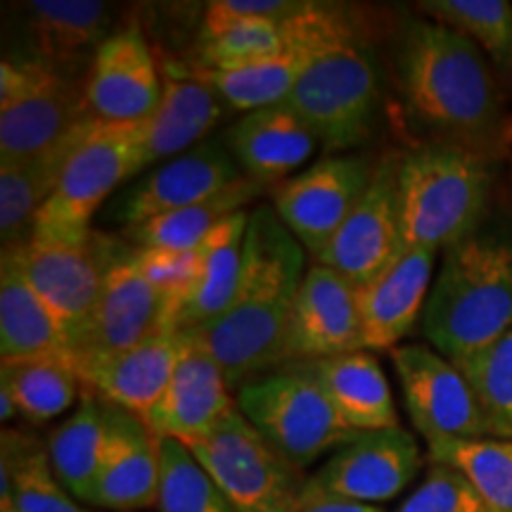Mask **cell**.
Returning <instances> with one entry per match:
<instances>
[{
	"mask_svg": "<svg viewBox=\"0 0 512 512\" xmlns=\"http://www.w3.org/2000/svg\"><path fill=\"white\" fill-rule=\"evenodd\" d=\"M306 268V249L271 204L249 216L245 261L233 302L202 328L185 330L219 363L228 387L285 366L287 332Z\"/></svg>",
	"mask_w": 512,
	"mask_h": 512,
	"instance_id": "6da1fadb",
	"label": "cell"
},
{
	"mask_svg": "<svg viewBox=\"0 0 512 512\" xmlns=\"http://www.w3.org/2000/svg\"><path fill=\"white\" fill-rule=\"evenodd\" d=\"M396 72L408 112L437 143L491 159L512 140L494 69L470 38L432 19H411L401 31Z\"/></svg>",
	"mask_w": 512,
	"mask_h": 512,
	"instance_id": "7a4b0ae2",
	"label": "cell"
},
{
	"mask_svg": "<svg viewBox=\"0 0 512 512\" xmlns=\"http://www.w3.org/2000/svg\"><path fill=\"white\" fill-rule=\"evenodd\" d=\"M512 328V242L477 230L444 252L422 313L432 349L460 363Z\"/></svg>",
	"mask_w": 512,
	"mask_h": 512,
	"instance_id": "3957f363",
	"label": "cell"
},
{
	"mask_svg": "<svg viewBox=\"0 0 512 512\" xmlns=\"http://www.w3.org/2000/svg\"><path fill=\"white\" fill-rule=\"evenodd\" d=\"M285 105L328 155H342L370 138L380 110V76L344 10L328 5L318 46Z\"/></svg>",
	"mask_w": 512,
	"mask_h": 512,
	"instance_id": "277c9868",
	"label": "cell"
},
{
	"mask_svg": "<svg viewBox=\"0 0 512 512\" xmlns=\"http://www.w3.org/2000/svg\"><path fill=\"white\" fill-rule=\"evenodd\" d=\"M491 159L456 145L427 143L401 155L403 247L441 249L479 230L491 192Z\"/></svg>",
	"mask_w": 512,
	"mask_h": 512,
	"instance_id": "5b68a950",
	"label": "cell"
},
{
	"mask_svg": "<svg viewBox=\"0 0 512 512\" xmlns=\"http://www.w3.org/2000/svg\"><path fill=\"white\" fill-rule=\"evenodd\" d=\"M143 124H95L83 133L64 166L60 183L38 211L34 238L81 245L93 235V216L110 195L136 181Z\"/></svg>",
	"mask_w": 512,
	"mask_h": 512,
	"instance_id": "8992f818",
	"label": "cell"
},
{
	"mask_svg": "<svg viewBox=\"0 0 512 512\" xmlns=\"http://www.w3.org/2000/svg\"><path fill=\"white\" fill-rule=\"evenodd\" d=\"M238 512H299L304 467L292 463L233 408L207 437L188 446Z\"/></svg>",
	"mask_w": 512,
	"mask_h": 512,
	"instance_id": "52a82bcc",
	"label": "cell"
},
{
	"mask_svg": "<svg viewBox=\"0 0 512 512\" xmlns=\"http://www.w3.org/2000/svg\"><path fill=\"white\" fill-rule=\"evenodd\" d=\"M235 403L256 430L299 467L313 465L361 434L339 418L318 382L292 363L242 384Z\"/></svg>",
	"mask_w": 512,
	"mask_h": 512,
	"instance_id": "ba28073f",
	"label": "cell"
},
{
	"mask_svg": "<svg viewBox=\"0 0 512 512\" xmlns=\"http://www.w3.org/2000/svg\"><path fill=\"white\" fill-rule=\"evenodd\" d=\"M88 121L83 83L27 57L0 62V162L43 155Z\"/></svg>",
	"mask_w": 512,
	"mask_h": 512,
	"instance_id": "9c48e42d",
	"label": "cell"
},
{
	"mask_svg": "<svg viewBox=\"0 0 512 512\" xmlns=\"http://www.w3.org/2000/svg\"><path fill=\"white\" fill-rule=\"evenodd\" d=\"M117 247V240L95 230L81 245L31 240L22 247L24 275L60 323L72 354L86 342L100 302L107 266Z\"/></svg>",
	"mask_w": 512,
	"mask_h": 512,
	"instance_id": "30bf717a",
	"label": "cell"
},
{
	"mask_svg": "<svg viewBox=\"0 0 512 512\" xmlns=\"http://www.w3.org/2000/svg\"><path fill=\"white\" fill-rule=\"evenodd\" d=\"M422 463L425 460L418 439L403 427L361 432L306 479L302 505L316 501L363 505L392 501L418 477Z\"/></svg>",
	"mask_w": 512,
	"mask_h": 512,
	"instance_id": "8fae6325",
	"label": "cell"
},
{
	"mask_svg": "<svg viewBox=\"0 0 512 512\" xmlns=\"http://www.w3.org/2000/svg\"><path fill=\"white\" fill-rule=\"evenodd\" d=\"M363 155H328L273 192V209L313 259L330 245L373 181Z\"/></svg>",
	"mask_w": 512,
	"mask_h": 512,
	"instance_id": "7c38bea8",
	"label": "cell"
},
{
	"mask_svg": "<svg viewBox=\"0 0 512 512\" xmlns=\"http://www.w3.org/2000/svg\"><path fill=\"white\" fill-rule=\"evenodd\" d=\"M389 356L408 418L427 444L489 437L470 384L446 356L422 344L396 347Z\"/></svg>",
	"mask_w": 512,
	"mask_h": 512,
	"instance_id": "4fadbf2b",
	"label": "cell"
},
{
	"mask_svg": "<svg viewBox=\"0 0 512 512\" xmlns=\"http://www.w3.org/2000/svg\"><path fill=\"white\" fill-rule=\"evenodd\" d=\"M166 330H176V306L145 278L136 247L119 242L107 266L91 330L74 356L119 354Z\"/></svg>",
	"mask_w": 512,
	"mask_h": 512,
	"instance_id": "5bb4252c",
	"label": "cell"
},
{
	"mask_svg": "<svg viewBox=\"0 0 512 512\" xmlns=\"http://www.w3.org/2000/svg\"><path fill=\"white\" fill-rule=\"evenodd\" d=\"M399 162L401 155H387L375 164L373 181L363 200L330 245L316 256V264L332 268L356 287L373 280L403 247Z\"/></svg>",
	"mask_w": 512,
	"mask_h": 512,
	"instance_id": "9a60e30c",
	"label": "cell"
},
{
	"mask_svg": "<svg viewBox=\"0 0 512 512\" xmlns=\"http://www.w3.org/2000/svg\"><path fill=\"white\" fill-rule=\"evenodd\" d=\"M245 176L221 138H207L192 150L155 166L114 200L112 221L126 230L169 211L190 207Z\"/></svg>",
	"mask_w": 512,
	"mask_h": 512,
	"instance_id": "2e32d148",
	"label": "cell"
},
{
	"mask_svg": "<svg viewBox=\"0 0 512 512\" xmlns=\"http://www.w3.org/2000/svg\"><path fill=\"white\" fill-rule=\"evenodd\" d=\"M86 105L102 124H143L164 93L155 55L138 27L117 29L98 48L86 79Z\"/></svg>",
	"mask_w": 512,
	"mask_h": 512,
	"instance_id": "e0dca14e",
	"label": "cell"
},
{
	"mask_svg": "<svg viewBox=\"0 0 512 512\" xmlns=\"http://www.w3.org/2000/svg\"><path fill=\"white\" fill-rule=\"evenodd\" d=\"M325 15L328 5L309 3L302 12L287 19L290 43L280 53L230 67L192 64V74L214 88L235 112L249 114L264 107L285 105L318 46Z\"/></svg>",
	"mask_w": 512,
	"mask_h": 512,
	"instance_id": "ac0fdd59",
	"label": "cell"
},
{
	"mask_svg": "<svg viewBox=\"0 0 512 512\" xmlns=\"http://www.w3.org/2000/svg\"><path fill=\"white\" fill-rule=\"evenodd\" d=\"M363 349L356 285L323 264L306 271L287 332V363L318 361Z\"/></svg>",
	"mask_w": 512,
	"mask_h": 512,
	"instance_id": "d6986e66",
	"label": "cell"
},
{
	"mask_svg": "<svg viewBox=\"0 0 512 512\" xmlns=\"http://www.w3.org/2000/svg\"><path fill=\"white\" fill-rule=\"evenodd\" d=\"M24 53L19 57L74 79L91 69L93 57L110 38L114 12L98 0H29L19 10Z\"/></svg>",
	"mask_w": 512,
	"mask_h": 512,
	"instance_id": "ffe728a7",
	"label": "cell"
},
{
	"mask_svg": "<svg viewBox=\"0 0 512 512\" xmlns=\"http://www.w3.org/2000/svg\"><path fill=\"white\" fill-rule=\"evenodd\" d=\"M434 249L401 247L399 254L366 285L356 287L363 349L394 351L422 320L434 283Z\"/></svg>",
	"mask_w": 512,
	"mask_h": 512,
	"instance_id": "44dd1931",
	"label": "cell"
},
{
	"mask_svg": "<svg viewBox=\"0 0 512 512\" xmlns=\"http://www.w3.org/2000/svg\"><path fill=\"white\" fill-rule=\"evenodd\" d=\"M233 408H238V403L230 396L228 380L219 363L195 339L183 335L181 361L166 384L162 399L143 420L159 439L192 446L207 437Z\"/></svg>",
	"mask_w": 512,
	"mask_h": 512,
	"instance_id": "7402d4cb",
	"label": "cell"
},
{
	"mask_svg": "<svg viewBox=\"0 0 512 512\" xmlns=\"http://www.w3.org/2000/svg\"><path fill=\"white\" fill-rule=\"evenodd\" d=\"M107 415L110 441L88 505L117 512L155 508L162 479V439L126 408L107 403Z\"/></svg>",
	"mask_w": 512,
	"mask_h": 512,
	"instance_id": "603a6c76",
	"label": "cell"
},
{
	"mask_svg": "<svg viewBox=\"0 0 512 512\" xmlns=\"http://www.w3.org/2000/svg\"><path fill=\"white\" fill-rule=\"evenodd\" d=\"M181 354L183 335L166 330L119 354L74 356V361L83 384L102 401L145 418L162 399Z\"/></svg>",
	"mask_w": 512,
	"mask_h": 512,
	"instance_id": "cb8c5ba5",
	"label": "cell"
},
{
	"mask_svg": "<svg viewBox=\"0 0 512 512\" xmlns=\"http://www.w3.org/2000/svg\"><path fill=\"white\" fill-rule=\"evenodd\" d=\"M230 107L214 88L192 74L190 67H166L164 93L157 112L143 121L140 171L155 169L207 140Z\"/></svg>",
	"mask_w": 512,
	"mask_h": 512,
	"instance_id": "d4e9b609",
	"label": "cell"
},
{
	"mask_svg": "<svg viewBox=\"0 0 512 512\" xmlns=\"http://www.w3.org/2000/svg\"><path fill=\"white\" fill-rule=\"evenodd\" d=\"M221 140L242 174L264 185L294 174L320 147L311 128L290 105H273L242 114Z\"/></svg>",
	"mask_w": 512,
	"mask_h": 512,
	"instance_id": "484cf974",
	"label": "cell"
},
{
	"mask_svg": "<svg viewBox=\"0 0 512 512\" xmlns=\"http://www.w3.org/2000/svg\"><path fill=\"white\" fill-rule=\"evenodd\" d=\"M318 382L351 430L375 432L401 427L392 387L373 351H351L318 361L292 363Z\"/></svg>",
	"mask_w": 512,
	"mask_h": 512,
	"instance_id": "4316f807",
	"label": "cell"
},
{
	"mask_svg": "<svg viewBox=\"0 0 512 512\" xmlns=\"http://www.w3.org/2000/svg\"><path fill=\"white\" fill-rule=\"evenodd\" d=\"M22 247L24 245L3 247V259H0V356H3V363L72 354L60 323L24 275Z\"/></svg>",
	"mask_w": 512,
	"mask_h": 512,
	"instance_id": "83f0119b",
	"label": "cell"
},
{
	"mask_svg": "<svg viewBox=\"0 0 512 512\" xmlns=\"http://www.w3.org/2000/svg\"><path fill=\"white\" fill-rule=\"evenodd\" d=\"M93 124L95 119L43 155L19 159V162H0V238H3V247L27 245L34 238L38 211L50 200L74 147Z\"/></svg>",
	"mask_w": 512,
	"mask_h": 512,
	"instance_id": "f1b7e54d",
	"label": "cell"
},
{
	"mask_svg": "<svg viewBox=\"0 0 512 512\" xmlns=\"http://www.w3.org/2000/svg\"><path fill=\"white\" fill-rule=\"evenodd\" d=\"M252 211H238L221 223L200 245V273L178 306L176 330H195L219 318L238 290L245 238Z\"/></svg>",
	"mask_w": 512,
	"mask_h": 512,
	"instance_id": "f546056e",
	"label": "cell"
},
{
	"mask_svg": "<svg viewBox=\"0 0 512 512\" xmlns=\"http://www.w3.org/2000/svg\"><path fill=\"white\" fill-rule=\"evenodd\" d=\"M107 441H110V415L107 403L86 389L76 411L55 427L48 437V458L57 482L76 501H91L93 486L105 463Z\"/></svg>",
	"mask_w": 512,
	"mask_h": 512,
	"instance_id": "4dcf8cb0",
	"label": "cell"
},
{
	"mask_svg": "<svg viewBox=\"0 0 512 512\" xmlns=\"http://www.w3.org/2000/svg\"><path fill=\"white\" fill-rule=\"evenodd\" d=\"M0 510L10 512H91L57 482L48 448L29 434L3 430Z\"/></svg>",
	"mask_w": 512,
	"mask_h": 512,
	"instance_id": "1f68e13d",
	"label": "cell"
},
{
	"mask_svg": "<svg viewBox=\"0 0 512 512\" xmlns=\"http://www.w3.org/2000/svg\"><path fill=\"white\" fill-rule=\"evenodd\" d=\"M268 185L242 176L228 188H223L207 200L190 204V207L169 211L140 226L126 230V238L133 247L140 249H195L238 211H245L256 197H261Z\"/></svg>",
	"mask_w": 512,
	"mask_h": 512,
	"instance_id": "d6a6232c",
	"label": "cell"
},
{
	"mask_svg": "<svg viewBox=\"0 0 512 512\" xmlns=\"http://www.w3.org/2000/svg\"><path fill=\"white\" fill-rule=\"evenodd\" d=\"M0 387L15 399L19 415L31 422H48L72 408L86 384L76 370L74 354H57L3 363Z\"/></svg>",
	"mask_w": 512,
	"mask_h": 512,
	"instance_id": "836d02e7",
	"label": "cell"
},
{
	"mask_svg": "<svg viewBox=\"0 0 512 512\" xmlns=\"http://www.w3.org/2000/svg\"><path fill=\"white\" fill-rule=\"evenodd\" d=\"M427 456L456 467L489 512H512V439H444L427 444Z\"/></svg>",
	"mask_w": 512,
	"mask_h": 512,
	"instance_id": "e575fe53",
	"label": "cell"
},
{
	"mask_svg": "<svg viewBox=\"0 0 512 512\" xmlns=\"http://www.w3.org/2000/svg\"><path fill=\"white\" fill-rule=\"evenodd\" d=\"M415 8L441 27L470 38L505 76H512V3L508 0H425Z\"/></svg>",
	"mask_w": 512,
	"mask_h": 512,
	"instance_id": "d590c367",
	"label": "cell"
},
{
	"mask_svg": "<svg viewBox=\"0 0 512 512\" xmlns=\"http://www.w3.org/2000/svg\"><path fill=\"white\" fill-rule=\"evenodd\" d=\"M465 375L491 439H512V328L465 361L453 363Z\"/></svg>",
	"mask_w": 512,
	"mask_h": 512,
	"instance_id": "8d00e7d4",
	"label": "cell"
},
{
	"mask_svg": "<svg viewBox=\"0 0 512 512\" xmlns=\"http://www.w3.org/2000/svg\"><path fill=\"white\" fill-rule=\"evenodd\" d=\"M155 508L157 512H238L190 448L174 439H162V479Z\"/></svg>",
	"mask_w": 512,
	"mask_h": 512,
	"instance_id": "74e56055",
	"label": "cell"
},
{
	"mask_svg": "<svg viewBox=\"0 0 512 512\" xmlns=\"http://www.w3.org/2000/svg\"><path fill=\"white\" fill-rule=\"evenodd\" d=\"M290 43L287 22H242L200 41V67H230L280 53Z\"/></svg>",
	"mask_w": 512,
	"mask_h": 512,
	"instance_id": "f35d334b",
	"label": "cell"
},
{
	"mask_svg": "<svg viewBox=\"0 0 512 512\" xmlns=\"http://www.w3.org/2000/svg\"><path fill=\"white\" fill-rule=\"evenodd\" d=\"M396 512H489V508L456 467L430 463L422 484Z\"/></svg>",
	"mask_w": 512,
	"mask_h": 512,
	"instance_id": "ab89813d",
	"label": "cell"
},
{
	"mask_svg": "<svg viewBox=\"0 0 512 512\" xmlns=\"http://www.w3.org/2000/svg\"><path fill=\"white\" fill-rule=\"evenodd\" d=\"M138 264L143 268L145 278L157 287L159 292L178 306L195 285L200 273V247L195 249H140L136 247Z\"/></svg>",
	"mask_w": 512,
	"mask_h": 512,
	"instance_id": "60d3db41",
	"label": "cell"
},
{
	"mask_svg": "<svg viewBox=\"0 0 512 512\" xmlns=\"http://www.w3.org/2000/svg\"><path fill=\"white\" fill-rule=\"evenodd\" d=\"M306 5L309 0H214L204 8L200 41L242 22H287Z\"/></svg>",
	"mask_w": 512,
	"mask_h": 512,
	"instance_id": "b9f144b4",
	"label": "cell"
},
{
	"mask_svg": "<svg viewBox=\"0 0 512 512\" xmlns=\"http://www.w3.org/2000/svg\"><path fill=\"white\" fill-rule=\"evenodd\" d=\"M299 512H384L377 505H363V503H347V501H316L306 503L299 508Z\"/></svg>",
	"mask_w": 512,
	"mask_h": 512,
	"instance_id": "7bdbcfd3",
	"label": "cell"
},
{
	"mask_svg": "<svg viewBox=\"0 0 512 512\" xmlns=\"http://www.w3.org/2000/svg\"><path fill=\"white\" fill-rule=\"evenodd\" d=\"M19 415L17 411V403L12 399L8 389L0 387V420H3V425H8L10 420H15Z\"/></svg>",
	"mask_w": 512,
	"mask_h": 512,
	"instance_id": "ee69618b",
	"label": "cell"
},
{
	"mask_svg": "<svg viewBox=\"0 0 512 512\" xmlns=\"http://www.w3.org/2000/svg\"><path fill=\"white\" fill-rule=\"evenodd\" d=\"M0 512H10V510H0Z\"/></svg>",
	"mask_w": 512,
	"mask_h": 512,
	"instance_id": "f6af8a7d",
	"label": "cell"
}]
</instances>
